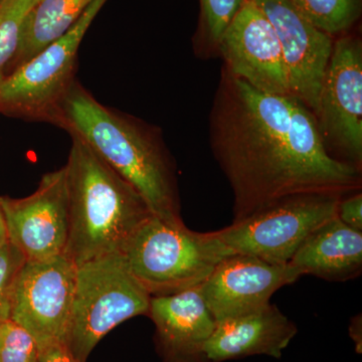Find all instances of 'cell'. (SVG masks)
<instances>
[{
	"instance_id": "7402d4cb",
	"label": "cell",
	"mask_w": 362,
	"mask_h": 362,
	"mask_svg": "<svg viewBox=\"0 0 362 362\" xmlns=\"http://www.w3.org/2000/svg\"><path fill=\"white\" fill-rule=\"evenodd\" d=\"M25 258L11 243L0 249V319L9 318L14 283Z\"/></svg>"
},
{
	"instance_id": "ac0fdd59",
	"label": "cell",
	"mask_w": 362,
	"mask_h": 362,
	"mask_svg": "<svg viewBox=\"0 0 362 362\" xmlns=\"http://www.w3.org/2000/svg\"><path fill=\"white\" fill-rule=\"evenodd\" d=\"M302 16L321 32H349L361 18L362 0H290Z\"/></svg>"
},
{
	"instance_id": "5b68a950",
	"label": "cell",
	"mask_w": 362,
	"mask_h": 362,
	"mask_svg": "<svg viewBox=\"0 0 362 362\" xmlns=\"http://www.w3.org/2000/svg\"><path fill=\"white\" fill-rule=\"evenodd\" d=\"M151 296L131 273L124 255H110L77 266L66 345L78 362L112 329L147 315Z\"/></svg>"
},
{
	"instance_id": "7a4b0ae2",
	"label": "cell",
	"mask_w": 362,
	"mask_h": 362,
	"mask_svg": "<svg viewBox=\"0 0 362 362\" xmlns=\"http://www.w3.org/2000/svg\"><path fill=\"white\" fill-rule=\"evenodd\" d=\"M49 123L86 143L142 195L154 216L183 223L175 161L158 127L105 106L78 81Z\"/></svg>"
},
{
	"instance_id": "6da1fadb",
	"label": "cell",
	"mask_w": 362,
	"mask_h": 362,
	"mask_svg": "<svg viewBox=\"0 0 362 362\" xmlns=\"http://www.w3.org/2000/svg\"><path fill=\"white\" fill-rule=\"evenodd\" d=\"M209 140L233 194V221L291 195H347L359 169L331 156L315 117L300 100L259 92L223 66Z\"/></svg>"
},
{
	"instance_id": "d6986e66",
	"label": "cell",
	"mask_w": 362,
	"mask_h": 362,
	"mask_svg": "<svg viewBox=\"0 0 362 362\" xmlns=\"http://www.w3.org/2000/svg\"><path fill=\"white\" fill-rule=\"evenodd\" d=\"M244 0H199V18L194 37L197 56H214L226 28Z\"/></svg>"
},
{
	"instance_id": "4fadbf2b",
	"label": "cell",
	"mask_w": 362,
	"mask_h": 362,
	"mask_svg": "<svg viewBox=\"0 0 362 362\" xmlns=\"http://www.w3.org/2000/svg\"><path fill=\"white\" fill-rule=\"evenodd\" d=\"M301 276L290 264L233 255L223 259L202 283V296L218 322L263 308L278 290Z\"/></svg>"
},
{
	"instance_id": "30bf717a",
	"label": "cell",
	"mask_w": 362,
	"mask_h": 362,
	"mask_svg": "<svg viewBox=\"0 0 362 362\" xmlns=\"http://www.w3.org/2000/svg\"><path fill=\"white\" fill-rule=\"evenodd\" d=\"M8 240L26 261L65 255L70 232L65 169L42 176L33 194L0 197Z\"/></svg>"
},
{
	"instance_id": "d4e9b609",
	"label": "cell",
	"mask_w": 362,
	"mask_h": 362,
	"mask_svg": "<svg viewBox=\"0 0 362 362\" xmlns=\"http://www.w3.org/2000/svg\"><path fill=\"white\" fill-rule=\"evenodd\" d=\"M8 243L6 218H4V211H2L1 204H0V249L6 246Z\"/></svg>"
},
{
	"instance_id": "8992f818",
	"label": "cell",
	"mask_w": 362,
	"mask_h": 362,
	"mask_svg": "<svg viewBox=\"0 0 362 362\" xmlns=\"http://www.w3.org/2000/svg\"><path fill=\"white\" fill-rule=\"evenodd\" d=\"M108 0H93L70 30L16 69L0 85V114L49 122L76 82L78 52L86 33Z\"/></svg>"
},
{
	"instance_id": "277c9868",
	"label": "cell",
	"mask_w": 362,
	"mask_h": 362,
	"mask_svg": "<svg viewBox=\"0 0 362 362\" xmlns=\"http://www.w3.org/2000/svg\"><path fill=\"white\" fill-rule=\"evenodd\" d=\"M124 256L136 280L150 296L159 297L202 285L233 254L216 232H194L185 223L153 216L136 233Z\"/></svg>"
},
{
	"instance_id": "e0dca14e",
	"label": "cell",
	"mask_w": 362,
	"mask_h": 362,
	"mask_svg": "<svg viewBox=\"0 0 362 362\" xmlns=\"http://www.w3.org/2000/svg\"><path fill=\"white\" fill-rule=\"evenodd\" d=\"M93 0H39L23 21L20 45L7 76L68 32ZM6 76V77H7Z\"/></svg>"
},
{
	"instance_id": "ffe728a7",
	"label": "cell",
	"mask_w": 362,
	"mask_h": 362,
	"mask_svg": "<svg viewBox=\"0 0 362 362\" xmlns=\"http://www.w3.org/2000/svg\"><path fill=\"white\" fill-rule=\"evenodd\" d=\"M39 0H0V85L20 45L21 28L28 11Z\"/></svg>"
},
{
	"instance_id": "2e32d148",
	"label": "cell",
	"mask_w": 362,
	"mask_h": 362,
	"mask_svg": "<svg viewBox=\"0 0 362 362\" xmlns=\"http://www.w3.org/2000/svg\"><path fill=\"white\" fill-rule=\"evenodd\" d=\"M301 275L332 282L358 277L362 271V233L337 216L317 228L289 262Z\"/></svg>"
},
{
	"instance_id": "ba28073f",
	"label": "cell",
	"mask_w": 362,
	"mask_h": 362,
	"mask_svg": "<svg viewBox=\"0 0 362 362\" xmlns=\"http://www.w3.org/2000/svg\"><path fill=\"white\" fill-rule=\"evenodd\" d=\"M328 153L361 170L362 42L357 35L334 40L315 111Z\"/></svg>"
},
{
	"instance_id": "8fae6325",
	"label": "cell",
	"mask_w": 362,
	"mask_h": 362,
	"mask_svg": "<svg viewBox=\"0 0 362 362\" xmlns=\"http://www.w3.org/2000/svg\"><path fill=\"white\" fill-rule=\"evenodd\" d=\"M220 54L235 77L259 92L291 96L284 54L275 30L252 0H244L221 35Z\"/></svg>"
},
{
	"instance_id": "5bb4252c",
	"label": "cell",
	"mask_w": 362,
	"mask_h": 362,
	"mask_svg": "<svg viewBox=\"0 0 362 362\" xmlns=\"http://www.w3.org/2000/svg\"><path fill=\"white\" fill-rule=\"evenodd\" d=\"M156 329V345L164 362H206L204 349L216 320L202 296V285L151 297L148 314Z\"/></svg>"
},
{
	"instance_id": "7c38bea8",
	"label": "cell",
	"mask_w": 362,
	"mask_h": 362,
	"mask_svg": "<svg viewBox=\"0 0 362 362\" xmlns=\"http://www.w3.org/2000/svg\"><path fill=\"white\" fill-rule=\"evenodd\" d=\"M273 25L282 47L290 94L313 113L334 40L312 25L290 0H252Z\"/></svg>"
},
{
	"instance_id": "9a60e30c",
	"label": "cell",
	"mask_w": 362,
	"mask_h": 362,
	"mask_svg": "<svg viewBox=\"0 0 362 362\" xmlns=\"http://www.w3.org/2000/svg\"><path fill=\"white\" fill-rule=\"evenodd\" d=\"M297 334V327L277 306L216 322L204 349L206 362H223L252 356L280 358Z\"/></svg>"
},
{
	"instance_id": "9c48e42d",
	"label": "cell",
	"mask_w": 362,
	"mask_h": 362,
	"mask_svg": "<svg viewBox=\"0 0 362 362\" xmlns=\"http://www.w3.org/2000/svg\"><path fill=\"white\" fill-rule=\"evenodd\" d=\"M77 265L65 255L26 261L16 277L9 318L40 347L65 342L70 327Z\"/></svg>"
},
{
	"instance_id": "44dd1931",
	"label": "cell",
	"mask_w": 362,
	"mask_h": 362,
	"mask_svg": "<svg viewBox=\"0 0 362 362\" xmlns=\"http://www.w3.org/2000/svg\"><path fill=\"white\" fill-rule=\"evenodd\" d=\"M35 338L11 318L0 319V362H39Z\"/></svg>"
},
{
	"instance_id": "cb8c5ba5",
	"label": "cell",
	"mask_w": 362,
	"mask_h": 362,
	"mask_svg": "<svg viewBox=\"0 0 362 362\" xmlns=\"http://www.w3.org/2000/svg\"><path fill=\"white\" fill-rule=\"evenodd\" d=\"M39 362H78L65 342H52L40 347Z\"/></svg>"
},
{
	"instance_id": "52a82bcc",
	"label": "cell",
	"mask_w": 362,
	"mask_h": 362,
	"mask_svg": "<svg viewBox=\"0 0 362 362\" xmlns=\"http://www.w3.org/2000/svg\"><path fill=\"white\" fill-rule=\"evenodd\" d=\"M341 197L335 194L291 195L216 232L233 255L289 264L310 233L337 216Z\"/></svg>"
},
{
	"instance_id": "3957f363",
	"label": "cell",
	"mask_w": 362,
	"mask_h": 362,
	"mask_svg": "<svg viewBox=\"0 0 362 362\" xmlns=\"http://www.w3.org/2000/svg\"><path fill=\"white\" fill-rule=\"evenodd\" d=\"M65 169L70 232L65 256L76 265L124 255L154 216L148 204L82 140L71 137Z\"/></svg>"
},
{
	"instance_id": "603a6c76",
	"label": "cell",
	"mask_w": 362,
	"mask_h": 362,
	"mask_svg": "<svg viewBox=\"0 0 362 362\" xmlns=\"http://www.w3.org/2000/svg\"><path fill=\"white\" fill-rule=\"evenodd\" d=\"M337 216L344 225L362 233L361 190L341 197L338 204Z\"/></svg>"
}]
</instances>
